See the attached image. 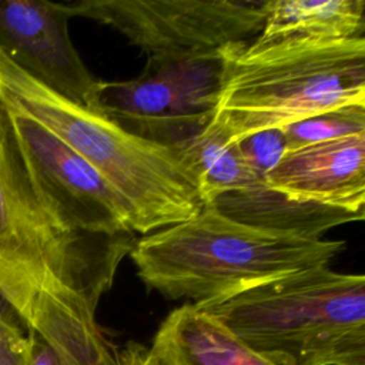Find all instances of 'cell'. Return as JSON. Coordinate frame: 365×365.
Returning a JSON list of instances; mask_svg holds the SVG:
<instances>
[{"mask_svg":"<svg viewBox=\"0 0 365 365\" xmlns=\"http://www.w3.org/2000/svg\"><path fill=\"white\" fill-rule=\"evenodd\" d=\"M211 123L232 141L265 128L365 104V38L285 41L224 48Z\"/></svg>","mask_w":365,"mask_h":365,"instance_id":"5","label":"cell"},{"mask_svg":"<svg viewBox=\"0 0 365 365\" xmlns=\"http://www.w3.org/2000/svg\"><path fill=\"white\" fill-rule=\"evenodd\" d=\"M274 365H365V277L315 265L197 305Z\"/></svg>","mask_w":365,"mask_h":365,"instance_id":"3","label":"cell"},{"mask_svg":"<svg viewBox=\"0 0 365 365\" xmlns=\"http://www.w3.org/2000/svg\"><path fill=\"white\" fill-rule=\"evenodd\" d=\"M141 365H161V364H160L157 359H154V358L148 354V348H147V352H145V356H144Z\"/></svg>","mask_w":365,"mask_h":365,"instance_id":"20","label":"cell"},{"mask_svg":"<svg viewBox=\"0 0 365 365\" xmlns=\"http://www.w3.org/2000/svg\"><path fill=\"white\" fill-rule=\"evenodd\" d=\"M345 247L344 241L257 230L204 205L197 215L137 240L130 257L148 289L202 305L329 264Z\"/></svg>","mask_w":365,"mask_h":365,"instance_id":"1","label":"cell"},{"mask_svg":"<svg viewBox=\"0 0 365 365\" xmlns=\"http://www.w3.org/2000/svg\"><path fill=\"white\" fill-rule=\"evenodd\" d=\"M268 0H81L86 17L123 34L147 57H190L251 41L262 29Z\"/></svg>","mask_w":365,"mask_h":365,"instance_id":"7","label":"cell"},{"mask_svg":"<svg viewBox=\"0 0 365 365\" xmlns=\"http://www.w3.org/2000/svg\"><path fill=\"white\" fill-rule=\"evenodd\" d=\"M237 145L245 164L261 182H265L267 175L288 151L282 128L255 131L237 140Z\"/></svg>","mask_w":365,"mask_h":365,"instance_id":"16","label":"cell"},{"mask_svg":"<svg viewBox=\"0 0 365 365\" xmlns=\"http://www.w3.org/2000/svg\"><path fill=\"white\" fill-rule=\"evenodd\" d=\"M20 319L0 304V365H20L27 334Z\"/></svg>","mask_w":365,"mask_h":365,"instance_id":"17","label":"cell"},{"mask_svg":"<svg viewBox=\"0 0 365 365\" xmlns=\"http://www.w3.org/2000/svg\"><path fill=\"white\" fill-rule=\"evenodd\" d=\"M20 365H63L58 355L33 331H27V339Z\"/></svg>","mask_w":365,"mask_h":365,"instance_id":"18","label":"cell"},{"mask_svg":"<svg viewBox=\"0 0 365 365\" xmlns=\"http://www.w3.org/2000/svg\"><path fill=\"white\" fill-rule=\"evenodd\" d=\"M0 104H1V103H0Z\"/></svg>","mask_w":365,"mask_h":365,"instance_id":"21","label":"cell"},{"mask_svg":"<svg viewBox=\"0 0 365 365\" xmlns=\"http://www.w3.org/2000/svg\"><path fill=\"white\" fill-rule=\"evenodd\" d=\"M207 205L240 224L305 240H319L336 225L364 218V212L294 198L259 181L220 194Z\"/></svg>","mask_w":365,"mask_h":365,"instance_id":"11","label":"cell"},{"mask_svg":"<svg viewBox=\"0 0 365 365\" xmlns=\"http://www.w3.org/2000/svg\"><path fill=\"white\" fill-rule=\"evenodd\" d=\"M67 231L38 191L0 104V302L24 325L44 288L66 284L93 308L134 242Z\"/></svg>","mask_w":365,"mask_h":365,"instance_id":"2","label":"cell"},{"mask_svg":"<svg viewBox=\"0 0 365 365\" xmlns=\"http://www.w3.org/2000/svg\"><path fill=\"white\" fill-rule=\"evenodd\" d=\"M124 352L127 356V365H141L145 356L147 348L131 342L127 345V348H124Z\"/></svg>","mask_w":365,"mask_h":365,"instance_id":"19","label":"cell"},{"mask_svg":"<svg viewBox=\"0 0 365 365\" xmlns=\"http://www.w3.org/2000/svg\"><path fill=\"white\" fill-rule=\"evenodd\" d=\"M265 184L294 198L364 212L365 133L288 150Z\"/></svg>","mask_w":365,"mask_h":365,"instance_id":"10","label":"cell"},{"mask_svg":"<svg viewBox=\"0 0 365 365\" xmlns=\"http://www.w3.org/2000/svg\"><path fill=\"white\" fill-rule=\"evenodd\" d=\"M70 6L50 0H0V51L61 97L84 106L97 78L76 50Z\"/></svg>","mask_w":365,"mask_h":365,"instance_id":"9","label":"cell"},{"mask_svg":"<svg viewBox=\"0 0 365 365\" xmlns=\"http://www.w3.org/2000/svg\"><path fill=\"white\" fill-rule=\"evenodd\" d=\"M148 354L161 365H274L190 302L164 318Z\"/></svg>","mask_w":365,"mask_h":365,"instance_id":"12","label":"cell"},{"mask_svg":"<svg viewBox=\"0 0 365 365\" xmlns=\"http://www.w3.org/2000/svg\"><path fill=\"white\" fill-rule=\"evenodd\" d=\"M0 103L23 111L94 167L131 205L137 234L197 215L204 201L173 148L141 140L26 74L0 51Z\"/></svg>","mask_w":365,"mask_h":365,"instance_id":"4","label":"cell"},{"mask_svg":"<svg viewBox=\"0 0 365 365\" xmlns=\"http://www.w3.org/2000/svg\"><path fill=\"white\" fill-rule=\"evenodd\" d=\"M288 150L365 133V104L329 110L282 127Z\"/></svg>","mask_w":365,"mask_h":365,"instance_id":"15","label":"cell"},{"mask_svg":"<svg viewBox=\"0 0 365 365\" xmlns=\"http://www.w3.org/2000/svg\"><path fill=\"white\" fill-rule=\"evenodd\" d=\"M364 0H268L262 29L252 44L329 41L364 37Z\"/></svg>","mask_w":365,"mask_h":365,"instance_id":"13","label":"cell"},{"mask_svg":"<svg viewBox=\"0 0 365 365\" xmlns=\"http://www.w3.org/2000/svg\"><path fill=\"white\" fill-rule=\"evenodd\" d=\"M173 150L192 174L204 205L220 194L258 182L245 164L237 141L212 123Z\"/></svg>","mask_w":365,"mask_h":365,"instance_id":"14","label":"cell"},{"mask_svg":"<svg viewBox=\"0 0 365 365\" xmlns=\"http://www.w3.org/2000/svg\"><path fill=\"white\" fill-rule=\"evenodd\" d=\"M4 107L38 191L67 231L104 237L137 232L131 205L94 167L43 124Z\"/></svg>","mask_w":365,"mask_h":365,"instance_id":"8","label":"cell"},{"mask_svg":"<svg viewBox=\"0 0 365 365\" xmlns=\"http://www.w3.org/2000/svg\"><path fill=\"white\" fill-rule=\"evenodd\" d=\"M224 48L147 57L131 80H97L86 107L141 140L173 148L211 123L222 86Z\"/></svg>","mask_w":365,"mask_h":365,"instance_id":"6","label":"cell"}]
</instances>
